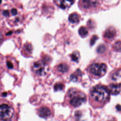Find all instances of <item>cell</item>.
<instances>
[{
  "label": "cell",
  "mask_w": 121,
  "mask_h": 121,
  "mask_svg": "<svg viewBox=\"0 0 121 121\" xmlns=\"http://www.w3.org/2000/svg\"><path fill=\"white\" fill-rule=\"evenodd\" d=\"M71 59L73 61H75V62H78L79 59V52L77 51H75L74 52L71 56Z\"/></svg>",
  "instance_id": "obj_14"
},
{
  "label": "cell",
  "mask_w": 121,
  "mask_h": 121,
  "mask_svg": "<svg viewBox=\"0 0 121 121\" xmlns=\"http://www.w3.org/2000/svg\"><path fill=\"white\" fill-rule=\"evenodd\" d=\"M107 66L104 63H94L91 65L89 68L90 73L95 77H100L106 72Z\"/></svg>",
  "instance_id": "obj_5"
},
{
  "label": "cell",
  "mask_w": 121,
  "mask_h": 121,
  "mask_svg": "<svg viewBox=\"0 0 121 121\" xmlns=\"http://www.w3.org/2000/svg\"><path fill=\"white\" fill-rule=\"evenodd\" d=\"M63 87H64V85L60 83H58L56 84L54 86V88L55 91L61 90L63 89Z\"/></svg>",
  "instance_id": "obj_16"
},
{
  "label": "cell",
  "mask_w": 121,
  "mask_h": 121,
  "mask_svg": "<svg viewBox=\"0 0 121 121\" xmlns=\"http://www.w3.org/2000/svg\"><path fill=\"white\" fill-rule=\"evenodd\" d=\"M112 79L114 81L120 80L121 79V70L119 69L118 71L114 73L112 75Z\"/></svg>",
  "instance_id": "obj_15"
},
{
  "label": "cell",
  "mask_w": 121,
  "mask_h": 121,
  "mask_svg": "<svg viewBox=\"0 0 121 121\" xmlns=\"http://www.w3.org/2000/svg\"><path fill=\"white\" fill-rule=\"evenodd\" d=\"M114 48L116 50H117L118 51H120V50H121V43H120V41H118L114 44Z\"/></svg>",
  "instance_id": "obj_18"
},
{
  "label": "cell",
  "mask_w": 121,
  "mask_h": 121,
  "mask_svg": "<svg viewBox=\"0 0 121 121\" xmlns=\"http://www.w3.org/2000/svg\"><path fill=\"white\" fill-rule=\"evenodd\" d=\"M7 66L10 69H11L13 68V64L10 62H9V61L7 62Z\"/></svg>",
  "instance_id": "obj_22"
},
{
  "label": "cell",
  "mask_w": 121,
  "mask_h": 121,
  "mask_svg": "<svg viewBox=\"0 0 121 121\" xmlns=\"http://www.w3.org/2000/svg\"><path fill=\"white\" fill-rule=\"evenodd\" d=\"M68 66L65 63L60 64L57 67L58 70L61 73H65L67 72L68 70Z\"/></svg>",
  "instance_id": "obj_12"
},
{
  "label": "cell",
  "mask_w": 121,
  "mask_h": 121,
  "mask_svg": "<svg viewBox=\"0 0 121 121\" xmlns=\"http://www.w3.org/2000/svg\"><path fill=\"white\" fill-rule=\"evenodd\" d=\"M110 92L108 89L103 85H97L94 87L91 92L92 100L100 104L106 103L109 98Z\"/></svg>",
  "instance_id": "obj_1"
},
{
  "label": "cell",
  "mask_w": 121,
  "mask_h": 121,
  "mask_svg": "<svg viewBox=\"0 0 121 121\" xmlns=\"http://www.w3.org/2000/svg\"><path fill=\"white\" fill-rule=\"evenodd\" d=\"M1 1H1V0H0V4L1 3Z\"/></svg>",
  "instance_id": "obj_27"
},
{
  "label": "cell",
  "mask_w": 121,
  "mask_h": 121,
  "mask_svg": "<svg viewBox=\"0 0 121 121\" xmlns=\"http://www.w3.org/2000/svg\"><path fill=\"white\" fill-rule=\"evenodd\" d=\"M79 19L80 18L78 14L75 12L71 14L69 17V22L73 24L78 23L79 21Z\"/></svg>",
  "instance_id": "obj_11"
},
{
  "label": "cell",
  "mask_w": 121,
  "mask_h": 121,
  "mask_svg": "<svg viewBox=\"0 0 121 121\" xmlns=\"http://www.w3.org/2000/svg\"><path fill=\"white\" fill-rule=\"evenodd\" d=\"M68 95L70 98V104L74 107L79 106L86 102V95L76 89H70L68 92Z\"/></svg>",
  "instance_id": "obj_2"
},
{
  "label": "cell",
  "mask_w": 121,
  "mask_h": 121,
  "mask_svg": "<svg viewBox=\"0 0 121 121\" xmlns=\"http://www.w3.org/2000/svg\"><path fill=\"white\" fill-rule=\"evenodd\" d=\"M55 1L60 8L65 9L69 8L74 3L75 0H55Z\"/></svg>",
  "instance_id": "obj_7"
},
{
  "label": "cell",
  "mask_w": 121,
  "mask_h": 121,
  "mask_svg": "<svg viewBox=\"0 0 121 121\" xmlns=\"http://www.w3.org/2000/svg\"><path fill=\"white\" fill-rule=\"evenodd\" d=\"M108 89L111 94L113 95H117L120 92L121 86L120 84L118 85L111 84L109 86V88Z\"/></svg>",
  "instance_id": "obj_10"
},
{
  "label": "cell",
  "mask_w": 121,
  "mask_h": 121,
  "mask_svg": "<svg viewBox=\"0 0 121 121\" xmlns=\"http://www.w3.org/2000/svg\"><path fill=\"white\" fill-rule=\"evenodd\" d=\"M2 41H3V36L1 33L0 32V43L2 42Z\"/></svg>",
  "instance_id": "obj_24"
},
{
  "label": "cell",
  "mask_w": 121,
  "mask_h": 121,
  "mask_svg": "<svg viewBox=\"0 0 121 121\" xmlns=\"http://www.w3.org/2000/svg\"><path fill=\"white\" fill-rule=\"evenodd\" d=\"M14 112V109L7 104L0 105V120L2 121H10Z\"/></svg>",
  "instance_id": "obj_4"
},
{
  "label": "cell",
  "mask_w": 121,
  "mask_h": 121,
  "mask_svg": "<svg viewBox=\"0 0 121 121\" xmlns=\"http://www.w3.org/2000/svg\"><path fill=\"white\" fill-rule=\"evenodd\" d=\"M78 33L81 37H85L88 34V30L86 27L82 26L78 30Z\"/></svg>",
  "instance_id": "obj_13"
},
{
  "label": "cell",
  "mask_w": 121,
  "mask_h": 121,
  "mask_svg": "<svg viewBox=\"0 0 121 121\" xmlns=\"http://www.w3.org/2000/svg\"><path fill=\"white\" fill-rule=\"evenodd\" d=\"M11 13L12 15H16L17 14V10L15 9H13L11 10Z\"/></svg>",
  "instance_id": "obj_21"
},
{
  "label": "cell",
  "mask_w": 121,
  "mask_h": 121,
  "mask_svg": "<svg viewBox=\"0 0 121 121\" xmlns=\"http://www.w3.org/2000/svg\"><path fill=\"white\" fill-rule=\"evenodd\" d=\"M32 68L34 72L39 76H43L45 75L48 69L46 63L42 60L35 62Z\"/></svg>",
  "instance_id": "obj_6"
},
{
  "label": "cell",
  "mask_w": 121,
  "mask_h": 121,
  "mask_svg": "<svg viewBox=\"0 0 121 121\" xmlns=\"http://www.w3.org/2000/svg\"><path fill=\"white\" fill-rule=\"evenodd\" d=\"M116 109H117V110L118 111H120V110H121V108H121V106H120V104H117V105H116Z\"/></svg>",
  "instance_id": "obj_25"
},
{
  "label": "cell",
  "mask_w": 121,
  "mask_h": 121,
  "mask_svg": "<svg viewBox=\"0 0 121 121\" xmlns=\"http://www.w3.org/2000/svg\"><path fill=\"white\" fill-rule=\"evenodd\" d=\"M100 0H79V5L85 11H95L100 6Z\"/></svg>",
  "instance_id": "obj_3"
},
{
  "label": "cell",
  "mask_w": 121,
  "mask_h": 121,
  "mask_svg": "<svg viewBox=\"0 0 121 121\" xmlns=\"http://www.w3.org/2000/svg\"><path fill=\"white\" fill-rule=\"evenodd\" d=\"M39 116L43 118H47L51 114V112L50 109L47 107H42L38 110Z\"/></svg>",
  "instance_id": "obj_8"
},
{
  "label": "cell",
  "mask_w": 121,
  "mask_h": 121,
  "mask_svg": "<svg viewBox=\"0 0 121 121\" xmlns=\"http://www.w3.org/2000/svg\"><path fill=\"white\" fill-rule=\"evenodd\" d=\"M3 14L5 16H7V17L9 15V13L8 10H4L3 12Z\"/></svg>",
  "instance_id": "obj_23"
},
{
  "label": "cell",
  "mask_w": 121,
  "mask_h": 121,
  "mask_svg": "<svg viewBox=\"0 0 121 121\" xmlns=\"http://www.w3.org/2000/svg\"><path fill=\"white\" fill-rule=\"evenodd\" d=\"M115 121L114 120H110V121Z\"/></svg>",
  "instance_id": "obj_26"
},
{
  "label": "cell",
  "mask_w": 121,
  "mask_h": 121,
  "mask_svg": "<svg viewBox=\"0 0 121 121\" xmlns=\"http://www.w3.org/2000/svg\"><path fill=\"white\" fill-rule=\"evenodd\" d=\"M70 79L73 81H76L77 80V77L75 75H71L70 76Z\"/></svg>",
  "instance_id": "obj_20"
},
{
  "label": "cell",
  "mask_w": 121,
  "mask_h": 121,
  "mask_svg": "<svg viewBox=\"0 0 121 121\" xmlns=\"http://www.w3.org/2000/svg\"><path fill=\"white\" fill-rule=\"evenodd\" d=\"M116 35V31L115 29L112 27H110L107 28L104 33V36L107 39L111 40L113 39Z\"/></svg>",
  "instance_id": "obj_9"
},
{
  "label": "cell",
  "mask_w": 121,
  "mask_h": 121,
  "mask_svg": "<svg viewBox=\"0 0 121 121\" xmlns=\"http://www.w3.org/2000/svg\"><path fill=\"white\" fill-rule=\"evenodd\" d=\"M97 39V37L96 35H94V36L92 37V39H91V41H90V44H91V45H92L95 43V40H96Z\"/></svg>",
  "instance_id": "obj_19"
},
{
  "label": "cell",
  "mask_w": 121,
  "mask_h": 121,
  "mask_svg": "<svg viewBox=\"0 0 121 121\" xmlns=\"http://www.w3.org/2000/svg\"><path fill=\"white\" fill-rule=\"evenodd\" d=\"M105 50V47L104 45H101L98 47L97 49V51L99 53H103Z\"/></svg>",
  "instance_id": "obj_17"
}]
</instances>
